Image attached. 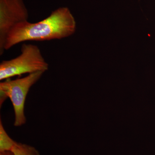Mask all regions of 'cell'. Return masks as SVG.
I'll return each mask as SVG.
<instances>
[{
	"mask_svg": "<svg viewBox=\"0 0 155 155\" xmlns=\"http://www.w3.org/2000/svg\"><path fill=\"white\" fill-rule=\"evenodd\" d=\"M17 142L10 137L3 125L2 120L0 121V152L12 151Z\"/></svg>",
	"mask_w": 155,
	"mask_h": 155,
	"instance_id": "cell-5",
	"label": "cell"
},
{
	"mask_svg": "<svg viewBox=\"0 0 155 155\" xmlns=\"http://www.w3.org/2000/svg\"><path fill=\"white\" fill-rule=\"evenodd\" d=\"M76 22L69 8L61 7L39 22L25 21L15 25L6 38L5 50L26 41L62 39L72 36L76 30Z\"/></svg>",
	"mask_w": 155,
	"mask_h": 155,
	"instance_id": "cell-1",
	"label": "cell"
},
{
	"mask_svg": "<svg viewBox=\"0 0 155 155\" xmlns=\"http://www.w3.org/2000/svg\"><path fill=\"white\" fill-rule=\"evenodd\" d=\"M44 73L35 72L22 78L6 79L0 83L1 106L7 98L10 99L14 107V125L16 127L22 126L26 123L24 108L26 97L31 87L40 79Z\"/></svg>",
	"mask_w": 155,
	"mask_h": 155,
	"instance_id": "cell-3",
	"label": "cell"
},
{
	"mask_svg": "<svg viewBox=\"0 0 155 155\" xmlns=\"http://www.w3.org/2000/svg\"><path fill=\"white\" fill-rule=\"evenodd\" d=\"M28 13L23 0H0V55L5 51L6 38L20 22L28 21Z\"/></svg>",
	"mask_w": 155,
	"mask_h": 155,
	"instance_id": "cell-4",
	"label": "cell"
},
{
	"mask_svg": "<svg viewBox=\"0 0 155 155\" xmlns=\"http://www.w3.org/2000/svg\"><path fill=\"white\" fill-rule=\"evenodd\" d=\"M12 151L14 155H40L34 147L21 143L17 142Z\"/></svg>",
	"mask_w": 155,
	"mask_h": 155,
	"instance_id": "cell-6",
	"label": "cell"
},
{
	"mask_svg": "<svg viewBox=\"0 0 155 155\" xmlns=\"http://www.w3.org/2000/svg\"><path fill=\"white\" fill-rule=\"evenodd\" d=\"M49 65L43 57L38 46L31 44H23L21 54L16 58L2 61L0 64V80L11 77L35 72H45Z\"/></svg>",
	"mask_w": 155,
	"mask_h": 155,
	"instance_id": "cell-2",
	"label": "cell"
},
{
	"mask_svg": "<svg viewBox=\"0 0 155 155\" xmlns=\"http://www.w3.org/2000/svg\"><path fill=\"white\" fill-rule=\"evenodd\" d=\"M0 155H14L12 151H5L0 152Z\"/></svg>",
	"mask_w": 155,
	"mask_h": 155,
	"instance_id": "cell-7",
	"label": "cell"
}]
</instances>
